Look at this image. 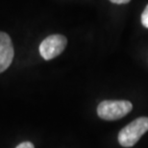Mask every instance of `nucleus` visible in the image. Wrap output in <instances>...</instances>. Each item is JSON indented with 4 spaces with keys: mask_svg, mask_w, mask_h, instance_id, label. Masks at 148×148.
<instances>
[{
    "mask_svg": "<svg viewBox=\"0 0 148 148\" xmlns=\"http://www.w3.org/2000/svg\"><path fill=\"white\" fill-rule=\"evenodd\" d=\"M110 1L115 3V4H127L131 0H110Z\"/></svg>",
    "mask_w": 148,
    "mask_h": 148,
    "instance_id": "0eeeda50",
    "label": "nucleus"
},
{
    "mask_svg": "<svg viewBox=\"0 0 148 148\" xmlns=\"http://www.w3.org/2000/svg\"><path fill=\"white\" fill-rule=\"evenodd\" d=\"M15 148H35L34 144L30 141H24V143H19Z\"/></svg>",
    "mask_w": 148,
    "mask_h": 148,
    "instance_id": "423d86ee",
    "label": "nucleus"
},
{
    "mask_svg": "<svg viewBox=\"0 0 148 148\" xmlns=\"http://www.w3.org/2000/svg\"><path fill=\"white\" fill-rule=\"evenodd\" d=\"M147 131L148 118L146 116L138 118L119 132L118 143L123 147H132Z\"/></svg>",
    "mask_w": 148,
    "mask_h": 148,
    "instance_id": "f257e3e1",
    "label": "nucleus"
},
{
    "mask_svg": "<svg viewBox=\"0 0 148 148\" xmlns=\"http://www.w3.org/2000/svg\"><path fill=\"white\" fill-rule=\"evenodd\" d=\"M133 105L128 100H104L97 107V115L105 121H115L131 112Z\"/></svg>",
    "mask_w": 148,
    "mask_h": 148,
    "instance_id": "f03ea898",
    "label": "nucleus"
},
{
    "mask_svg": "<svg viewBox=\"0 0 148 148\" xmlns=\"http://www.w3.org/2000/svg\"><path fill=\"white\" fill-rule=\"evenodd\" d=\"M67 44V39L65 36L62 34H52L40 43V53L45 60H50L61 55Z\"/></svg>",
    "mask_w": 148,
    "mask_h": 148,
    "instance_id": "7ed1b4c3",
    "label": "nucleus"
},
{
    "mask_svg": "<svg viewBox=\"0 0 148 148\" xmlns=\"http://www.w3.org/2000/svg\"><path fill=\"white\" fill-rule=\"evenodd\" d=\"M15 51L10 36L0 32V73L10 67L14 58Z\"/></svg>",
    "mask_w": 148,
    "mask_h": 148,
    "instance_id": "20e7f679",
    "label": "nucleus"
},
{
    "mask_svg": "<svg viewBox=\"0 0 148 148\" xmlns=\"http://www.w3.org/2000/svg\"><path fill=\"white\" fill-rule=\"evenodd\" d=\"M141 23L145 28H148V5L141 14Z\"/></svg>",
    "mask_w": 148,
    "mask_h": 148,
    "instance_id": "39448f33",
    "label": "nucleus"
}]
</instances>
